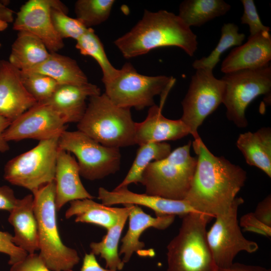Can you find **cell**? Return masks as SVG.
Here are the masks:
<instances>
[{"label":"cell","instance_id":"1f68e13d","mask_svg":"<svg viewBox=\"0 0 271 271\" xmlns=\"http://www.w3.org/2000/svg\"><path fill=\"white\" fill-rule=\"evenodd\" d=\"M113 0H78L75 4L76 18L87 28L98 25L109 18Z\"/></svg>","mask_w":271,"mask_h":271},{"label":"cell","instance_id":"ffe728a7","mask_svg":"<svg viewBox=\"0 0 271 271\" xmlns=\"http://www.w3.org/2000/svg\"><path fill=\"white\" fill-rule=\"evenodd\" d=\"M100 94V88L89 82L81 85L59 84L51 96L43 102L60 113L67 123H78L86 110L87 98Z\"/></svg>","mask_w":271,"mask_h":271},{"label":"cell","instance_id":"2e32d148","mask_svg":"<svg viewBox=\"0 0 271 271\" xmlns=\"http://www.w3.org/2000/svg\"><path fill=\"white\" fill-rule=\"evenodd\" d=\"M37 102L24 87L21 71L1 60L0 116L12 122Z\"/></svg>","mask_w":271,"mask_h":271},{"label":"cell","instance_id":"836d02e7","mask_svg":"<svg viewBox=\"0 0 271 271\" xmlns=\"http://www.w3.org/2000/svg\"><path fill=\"white\" fill-rule=\"evenodd\" d=\"M68 10L64 7H54L51 10V18L54 28L63 40L71 38L76 41L88 29L77 18L67 15Z\"/></svg>","mask_w":271,"mask_h":271},{"label":"cell","instance_id":"f546056e","mask_svg":"<svg viewBox=\"0 0 271 271\" xmlns=\"http://www.w3.org/2000/svg\"><path fill=\"white\" fill-rule=\"evenodd\" d=\"M75 47L82 55L89 56L97 62L102 72L103 83L111 79L116 75L118 69L110 63L100 39L92 28H88L76 40Z\"/></svg>","mask_w":271,"mask_h":271},{"label":"cell","instance_id":"d6a6232c","mask_svg":"<svg viewBox=\"0 0 271 271\" xmlns=\"http://www.w3.org/2000/svg\"><path fill=\"white\" fill-rule=\"evenodd\" d=\"M21 76L24 87L37 102L49 99L59 85L51 77L40 73L21 71Z\"/></svg>","mask_w":271,"mask_h":271},{"label":"cell","instance_id":"7c38bea8","mask_svg":"<svg viewBox=\"0 0 271 271\" xmlns=\"http://www.w3.org/2000/svg\"><path fill=\"white\" fill-rule=\"evenodd\" d=\"M243 202L242 198L236 197L226 212L215 217L214 223L207 231V242L217 267L230 266L240 251L251 253L258 249L257 243L246 239L241 231L237 212Z\"/></svg>","mask_w":271,"mask_h":271},{"label":"cell","instance_id":"8fae6325","mask_svg":"<svg viewBox=\"0 0 271 271\" xmlns=\"http://www.w3.org/2000/svg\"><path fill=\"white\" fill-rule=\"evenodd\" d=\"M224 90V81L214 76L213 70L196 69L181 102L183 114L180 118L194 140L200 138L198 129L204 120L222 103Z\"/></svg>","mask_w":271,"mask_h":271},{"label":"cell","instance_id":"b9f144b4","mask_svg":"<svg viewBox=\"0 0 271 271\" xmlns=\"http://www.w3.org/2000/svg\"><path fill=\"white\" fill-rule=\"evenodd\" d=\"M216 271H271V270L260 266L233 262L227 267H217Z\"/></svg>","mask_w":271,"mask_h":271},{"label":"cell","instance_id":"3957f363","mask_svg":"<svg viewBox=\"0 0 271 271\" xmlns=\"http://www.w3.org/2000/svg\"><path fill=\"white\" fill-rule=\"evenodd\" d=\"M78 130L108 147L135 145V123L130 108L114 104L104 93L89 98Z\"/></svg>","mask_w":271,"mask_h":271},{"label":"cell","instance_id":"9c48e42d","mask_svg":"<svg viewBox=\"0 0 271 271\" xmlns=\"http://www.w3.org/2000/svg\"><path fill=\"white\" fill-rule=\"evenodd\" d=\"M221 79L225 83L222 103L228 119L238 127H246L245 110L248 105L261 95L270 98L271 67L238 70L225 74Z\"/></svg>","mask_w":271,"mask_h":271},{"label":"cell","instance_id":"5b68a950","mask_svg":"<svg viewBox=\"0 0 271 271\" xmlns=\"http://www.w3.org/2000/svg\"><path fill=\"white\" fill-rule=\"evenodd\" d=\"M39 239V253L51 271L72 270L80 261L77 251L62 241L57 226L55 180L32 193Z\"/></svg>","mask_w":271,"mask_h":271},{"label":"cell","instance_id":"8d00e7d4","mask_svg":"<svg viewBox=\"0 0 271 271\" xmlns=\"http://www.w3.org/2000/svg\"><path fill=\"white\" fill-rule=\"evenodd\" d=\"M10 271H51L45 265L39 254H28L25 258L13 265ZM67 271H73L69 270Z\"/></svg>","mask_w":271,"mask_h":271},{"label":"cell","instance_id":"f1b7e54d","mask_svg":"<svg viewBox=\"0 0 271 271\" xmlns=\"http://www.w3.org/2000/svg\"><path fill=\"white\" fill-rule=\"evenodd\" d=\"M171 152V145L166 142H151L139 146L134 160L126 176L116 188L141 183L142 175L147 166L152 162L166 158Z\"/></svg>","mask_w":271,"mask_h":271},{"label":"cell","instance_id":"e575fe53","mask_svg":"<svg viewBox=\"0 0 271 271\" xmlns=\"http://www.w3.org/2000/svg\"><path fill=\"white\" fill-rule=\"evenodd\" d=\"M243 7V14L241 17V23L249 26L250 35L253 36L264 31H270L269 27L264 26L258 14L253 0H241Z\"/></svg>","mask_w":271,"mask_h":271},{"label":"cell","instance_id":"6da1fadb","mask_svg":"<svg viewBox=\"0 0 271 271\" xmlns=\"http://www.w3.org/2000/svg\"><path fill=\"white\" fill-rule=\"evenodd\" d=\"M192 145L197 166L184 200L196 211L215 217L229 210L244 185L246 173L224 157L213 154L201 138Z\"/></svg>","mask_w":271,"mask_h":271},{"label":"cell","instance_id":"e0dca14e","mask_svg":"<svg viewBox=\"0 0 271 271\" xmlns=\"http://www.w3.org/2000/svg\"><path fill=\"white\" fill-rule=\"evenodd\" d=\"M270 60L271 35L264 31L249 37L245 43L233 49L223 61L221 71L227 74L261 68L268 66Z\"/></svg>","mask_w":271,"mask_h":271},{"label":"cell","instance_id":"f6af8a7d","mask_svg":"<svg viewBox=\"0 0 271 271\" xmlns=\"http://www.w3.org/2000/svg\"><path fill=\"white\" fill-rule=\"evenodd\" d=\"M1 43H0V47H1Z\"/></svg>","mask_w":271,"mask_h":271},{"label":"cell","instance_id":"5bb4252c","mask_svg":"<svg viewBox=\"0 0 271 271\" xmlns=\"http://www.w3.org/2000/svg\"><path fill=\"white\" fill-rule=\"evenodd\" d=\"M65 6L58 0H29L17 13L13 29L33 34L42 41L50 53L57 52L64 44L53 26L51 10Z\"/></svg>","mask_w":271,"mask_h":271},{"label":"cell","instance_id":"9a60e30c","mask_svg":"<svg viewBox=\"0 0 271 271\" xmlns=\"http://www.w3.org/2000/svg\"><path fill=\"white\" fill-rule=\"evenodd\" d=\"M98 198L102 204L108 206L115 204L144 206L153 210L156 216L177 215L183 217L191 212H197L185 200H173L146 193L138 194L130 191L127 187L115 188L111 191L100 187Z\"/></svg>","mask_w":271,"mask_h":271},{"label":"cell","instance_id":"cb8c5ba5","mask_svg":"<svg viewBox=\"0 0 271 271\" xmlns=\"http://www.w3.org/2000/svg\"><path fill=\"white\" fill-rule=\"evenodd\" d=\"M112 207L100 204L91 199L76 200L70 202V206L65 216L69 219L75 216L76 222L91 223L106 229L113 226L128 206Z\"/></svg>","mask_w":271,"mask_h":271},{"label":"cell","instance_id":"d4e9b609","mask_svg":"<svg viewBox=\"0 0 271 271\" xmlns=\"http://www.w3.org/2000/svg\"><path fill=\"white\" fill-rule=\"evenodd\" d=\"M45 44L33 34L18 32L13 43L9 61L21 71H28L45 61L50 55Z\"/></svg>","mask_w":271,"mask_h":271},{"label":"cell","instance_id":"d6986e66","mask_svg":"<svg viewBox=\"0 0 271 271\" xmlns=\"http://www.w3.org/2000/svg\"><path fill=\"white\" fill-rule=\"evenodd\" d=\"M80 176L77 161L69 152L59 149L54 179L56 211L73 200L94 198L83 185Z\"/></svg>","mask_w":271,"mask_h":271},{"label":"cell","instance_id":"8992f818","mask_svg":"<svg viewBox=\"0 0 271 271\" xmlns=\"http://www.w3.org/2000/svg\"><path fill=\"white\" fill-rule=\"evenodd\" d=\"M192 142L175 149L165 158L152 162L144 171L141 184L145 193L167 199L184 200L191 186L197 157L190 153Z\"/></svg>","mask_w":271,"mask_h":271},{"label":"cell","instance_id":"f35d334b","mask_svg":"<svg viewBox=\"0 0 271 271\" xmlns=\"http://www.w3.org/2000/svg\"><path fill=\"white\" fill-rule=\"evenodd\" d=\"M253 213L258 220L267 226L271 227V196L270 194L257 204Z\"/></svg>","mask_w":271,"mask_h":271},{"label":"cell","instance_id":"44dd1931","mask_svg":"<svg viewBox=\"0 0 271 271\" xmlns=\"http://www.w3.org/2000/svg\"><path fill=\"white\" fill-rule=\"evenodd\" d=\"M128 229L121 239L122 244L119 251V255L123 254L122 261L128 262L132 254L143 250L145 243L140 241L142 233L149 228L164 230L169 227L174 221L175 216L165 215L153 217L145 213L138 205H132L129 212Z\"/></svg>","mask_w":271,"mask_h":271},{"label":"cell","instance_id":"ab89813d","mask_svg":"<svg viewBox=\"0 0 271 271\" xmlns=\"http://www.w3.org/2000/svg\"><path fill=\"white\" fill-rule=\"evenodd\" d=\"M18 200L14 191L9 186H0V210L11 212L15 207Z\"/></svg>","mask_w":271,"mask_h":271},{"label":"cell","instance_id":"277c9868","mask_svg":"<svg viewBox=\"0 0 271 271\" xmlns=\"http://www.w3.org/2000/svg\"><path fill=\"white\" fill-rule=\"evenodd\" d=\"M182 217L178 233L167 246V271H216L206 237L213 217L198 212Z\"/></svg>","mask_w":271,"mask_h":271},{"label":"cell","instance_id":"52a82bcc","mask_svg":"<svg viewBox=\"0 0 271 271\" xmlns=\"http://www.w3.org/2000/svg\"><path fill=\"white\" fill-rule=\"evenodd\" d=\"M103 83L104 93L114 104L142 110L155 104V96L169 92L174 79L165 75H142L130 63H126L113 78Z\"/></svg>","mask_w":271,"mask_h":271},{"label":"cell","instance_id":"7402d4cb","mask_svg":"<svg viewBox=\"0 0 271 271\" xmlns=\"http://www.w3.org/2000/svg\"><path fill=\"white\" fill-rule=\"evenodd\" d=\"M8 221L13 226V242L28 254L39 250L38 225L34 210V196L28 194L10 212Z\"/></svg>","mask_w":271,"mask_h":271},{"label":"cell","instance_id":"83f0119b","mask_svg":"<svg viewBox=\"0 0 271 271\" xmlns=\"http://www.w3.org/2000/svg\"><path fill=\"white\" fill-rule=\"evenodd\" d=\"M127 210L119 218L116 223L107 230L106 234L99 242H92L90 245V252L100 255L105 261V268L111 270H121L124 263L119 257L118 246L119 239L132 205H126Z\"/></svg>","mask_w":271,"mask_h":271},{"label":"cell","instance_id":"603a6c76","mask_svg":"<svg viewBox=\"0 0 271 271\" xmlns=\"http://www.w3.org/2000/svg\"><path fill=\"white\" fill-rule=\"evenodd\" d=\"M236 146L249 165L271 177V128L262 127L255 132L239 134Z\"/></svg>","mask_w":271,"mask_h":271},{"label":"cell","instance_id":"7a4b0ae2","mask_svg":"<svg viewBox=\"0 0 271 271\" xmlns=\"http://www.w3.org/2000/svg\"><path fill=\"white\" fill-rule=\"evenodd\" d=\"M114 43L125 58L144 55L159 47L174 46L193 56L197 36L178 16L166 10H145L142 19Z\"/></svg>","mask_w":271,"mask_h":271},{"label":"cell","instance_id":"4316f807","mask_svg":"<svg viewBox=\"0 0 271 271\" xmlns=\"http://www.w3.org/2000/svg\"><path fill=\"white\" fill-rule=\"evenodd\" d=\"M230 8L222 0H185L180 5L178 16L189 27H200L225 15Z\"/></svg>","mask_w":271,"mask_h":271},{"label":"cell","instance_id":"4fadbf2b","mask_svg":"<svg viewBox=\"0 0 271 271\" xmlns=\"http://www.w3.org/2000/svg\"><path fill=\"white\" fill-rule=\"evenodd\" d=\"M64 117L50 105L37 102L13 121L4 132L8 142L60 137L66 130Z\"/></svg>","mask_w":271,"mask_h":271},{"label":"cell","instance_id":"4dcf8cb0","mask_svg":"<svg viewBox=\"0 0 271 271\" xmlns=\"http://www.w3.org/2000/svg\"><path fill=\"white\" fill-rule=\"evenodd\" d=\"M239 28L233 23L224 24L221 30L220 40L211 53L207 56L197 59L192 64L193 67L196 69L206 68L213 70L220 60L222 53L233 46L241 45L245 36L238 32Z\"/></svg>","mask_w":271,"mask_h":271},{"label":"cell","instance_id":"ac0fdd59","mask_svg":"<svg viewBox=\"0 0 271 271\" xmlns=\"http://www.w3.org/2000/svg\"><path fill=\"white\" fill-rule=\"evenodd\" d=\"M164 100L160 106L150 107L145 119L135 123V144L165 142L180 139L190 134L189 129L180 119L173 120L162 113Z\"/></svg>","mask_w":271,"mask_h":271},{"label":"cell","instance_id":"7bdbcfd3","mask_svg":"<svg viewBox=\"0 0 271 271\" xmlns=\"http://www.w3.org/2000/svg\"><path fill=\"white\" fill-rule=\"evenodd\" d=\"M14 13L5 4L0 2V31L5 30L9 24L14 21Z\"/></svg>","mask_w":271,"mask_h":271},{"label":"cell","instance_id":"30bf717a","mask_svg":"<svg viewBox=\"0 0 271 271\" xmlns=\"http://www.w3.org/2000/svg\"><path fill=\"white\" fill-rule=\"evenodd\" d=\"M58 148L76 156L80 175L87 180H100L120 169L119 149L103 146L79 130L64 131Z\"/></svg>","mask_w":271,"mask_h":271},{"label":"cell","instance_id":"484cf974","mask_svg":"<svg viewBox=\"0 0 271 271\" xmlns=\"http://www.w3.org/2000/svg\"><path fill=\"white\" fill-rule=\"evenodd\" d=\"M47 75L59 84L81 85L88 82L85 74L76 61L68 56L50 53L43 63L28 71Z\"/></svg>","mask_w":271,"mask_h":271},{"label":"cell","instance_id":"60d3db41","mask_svg":"<svg viewBox=\"0 0 271 271\" xmlns=\"http://www.w3.org/2000/svg\"><path fill=\"white\" fill-rule=\"evenodd\" d=\"M80 271H117L102 267L98 262L95 255L92 253H85ZM133 271V270H129Z\"/></svg>","mask_w":271,"mask_h":271},{"label":"cell","instance_id":"ee69618b","mask_svg":"<svg viewBox=\"0 0 271 271\" xmlns=\"http://www.w3.org/2000/svg\"><path fill=\"white\" fill-rule=\"evenodd\" d=\"M11 122L9 119L0 116V152L1 153L6 152L10 150L8 142L4 137V132Z\"/></svg>","mask_w":271,"mask_h":271},{"label":"cell","instance_id":"ba28073f","mask_svg":"<svg viewBox=\"0 0 271 271\" xmlns=\"http://www.w3.org/2000/svg\"><path fill=\"white\" fill-rule=\"evenodd\" d=\"M59 137L39 141L31 150L10 160L4 179L32 193L54 180Z\"/></svg>","mask_w":271,"mask_h":271},{"label":"cell","instance_id":"d590c367","mask_svg":"<svg viewBox=\"0 0 271 271\" xmlns=\"http://www.w3.org/2000/svg\"><path fill=\"white\" fill-rule=\"evenodd\" d=\"M13 237L8 232L0 231V252L9 255L8 263L11 265L21 261L28 254L14 244Z\"/></svg>","mask_w":271,"mask_h":271},{"label":"cell","instance_id":"74e56055","mask_svg":"<svg viewBox=\"0 0 271 271\" xmlns=\"http://www.w3.org/2000/svg\"><path fill=\"white\" fill-rule=\"evenodd\" d=\"M239 226L247 231L266 236H271V227L264 224L254 216L253 212L243 215L240 219Z\"/></svg>","mask_w":271,"mask_h":271}]
</instances>
